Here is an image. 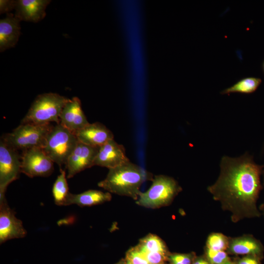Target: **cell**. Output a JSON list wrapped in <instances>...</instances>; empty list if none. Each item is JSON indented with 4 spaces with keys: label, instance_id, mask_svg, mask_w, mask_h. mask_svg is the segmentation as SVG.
Masks as SVG:
<instances>
[{
    "label": "cell",
    "instance_id": "6da1fadb",
    "mask_svg": "<svg viewBox=\"0 0 264 264\" xmlns=\"http://www.w3.org/2000/svg\"><path fill=\"white\" fill-rule=\"evenodd\" d=\"M217 181L207 188L214 200L229 211L234 222L261 216L257 202L262 188L261 176L264 166L245 153L239 157L224 156Z\"/></svg>",
    "mask_w": 264,
    "mask_h": 264
},
{
    "label": "cell",
    "instance_id": "7a4b0ae2",
    "mask_svg": "<svg viewBox=\"0 0 264 264\" xmlns=\"http://www.w3.org/2000/svg\"><path fill=\"white\" fill-rule=\"evenodd\" d=\"M147 176L139 166L129 161L109 169L106 177L98 185L110 193L137 200Z\"/></svg>",
    "mask_w": 264,
    "mask_h": 264
},
{
    "label": "cell",
    "instance_id": "3957f363",
    "mask_svg": "<svg viewBox=\"0 0 264 264\" xmlns=\"http://www.w3.org/2000/svg\"><path fill=\"white\" fill-rule=\"evenodd\" d=\"M69 100L56 93L41 94L36 97L21 123L59 124L61 111Z\"/></svg>",
    "mask_w": 264,
    "mask_h": 264
},
{
    "label": "cell",
    "instance_id": "277c9868",
    "mask_svg": "<svg viewBox=\"0 0 264 264\" xmlns=\"http://www.w3.org/2000/svg\"><path fill=\"white\" fill-rule=\"evenodd\" d=\"M182 190L178 182L173 177L165 175H156L152 184L145 192H140L136 203L138 205L150 209H156L170 204Z\"/></svg>",
    "mask_w": 264,
    "mask_h": 264
},
{
    "label": "cell",
    "instance_id": "5b68a950",
    "mask_svg": "<svg viewBox=\"0 0 264 264\" xmlns=\"http://www.w3.org/2000/svg\"><path fill=\"white\" fill-rule=\"evenodd\" d=\"M53 126L51 123L44 125L21 123L11 132L5 133L1 137L9 146L17 151H23L33 148H43Z\"/></svg>",
    "mask_w": 264,
    "mask_h": 264
},
{
    "label": "cell",
    "instance_id": "8992f818",
    "mask_svg": "<svg viewBox=\"0 0 264 264\" xmlns=\"http://www.w3.org/2000/svg\"><path fill=\"white\" fill-rule=\"evenodd\" d=\"M78 142L73 133L60 123L56 124L48 134L42 149L53 162L60 167L66 165Z\"/></svg>",
    "mask_w": 264,
    "mask_h": 264
},
{
    "label": "cell",
    "instance_id": "52a82bcc",
    "mask_svg": "<svg viewBox=\"0 0 264 264\" xmlns=\"http://www.w3.org/2000/svg\"><path fill=\"white\" fill-rule=\"evenodd\" d=\"M21 155L17 150L0 140V195H5L8 186L21 173Z\"/></svg>",
    "mask_w": 264,
    "mask_h": 264
},
{
    "label": "cell",
    "instance_id": "ba28073f",
    "mask_svg": "<svg viewBox=\"0 0 264 264\" xmlns=\"http://www.w3.org/2000/svg\"><path fill=\"white\" fill-rule=\"evenodd\" d=\"M21 173L29 177H46L54 171V162L42 148H33L22 151Z\"/></svg>",
    "mask_w": 264,
    "mask_h": 264
},
{
    "label": "cell",
    "instance_id": "9c48e42d",
    "mask_svg": "<svg viewBox=\"0 0 264 264\" xmlns=\"http://www.w3.org/2000/svg\"><path fill=\"white\" fill-rule=\"evenodd\" d=\"M27 232L22 221L9 206L5 195H0V243L15 239L23 238Z\"/></svg>",
    "mask_w": 264,
    "mask_h": 264
},
{
    "label": "cell",
    "instance_id": "30bf717a",
    "mask_svg": "<svg viewBox=\"0 0 264 264\" xmlns=\"http://www.w3.org/2000/svg\"><path fill=\"white\" fill-rule=\"evenodd\" d=\"M99 148L78 141L65 165L67 172V178H71L77 174L94 166V161Z\"/></svg>",
    "mask_w": 264,
    "mask_h": 264
},
{
    "label": "cell",
    "instance_id": "8fae6325",
    "mask_svg": "<svg viewBox=\"0 0 264 264\" xmlns=\"http://www.w3.org/2000/svg\"><path fill=\"white\" fill-rule=\"evenodd\" d=\"M129 161L124 147L112 139L100 147L94 161V166L110 169Z\"/></svg>",
    "mask_w": 264,
    "mask_h": 264
},
{
    "label": "cell",
    "instance_id": "7c38bea8",
    "mask_svg": "<svg viewBox=\"0 0 264 264\" xmlns=\"http://www.w3.org/2000/svg\"><path fill=\"white\" fill-rule=\"evenodd\" d=\"M60 123L74 134L89 123L77 97L69 99L66 104L60 115Z\"/></svg>",
    "mask_w": 264,
    "mask_h": 264
},
{
    "label": "cell",
    "instance_id": "4fadbf2b",
    "mask_svg": "<svg viewBox=\"0 0 264 264\" xmlns=\"http://www.w3.org/2000/svg\"><path fill=\"white\" fill-rule=\"evenodd\" d=\"M74 134L78 141L94 147H100L114 139L112 132L100 122L89 123Z\"/></svg>",
    "mask_w": 264,
    "mask_h": 264
},
{
    "label": "cell",
    "instance_id": "5bb4252c",
    "mask_svg": "<svg viewBox=\"0 0 264 264\" xmlns=\"http://www.w3.org/2000/svg\"><path fill=\"white\" fill-rule=\"evenodd\" d=\"M51 0H16L15 16L20 21L38 22L45 16V10Z\"/></svg>",
    "mask_w": 264,
    "mask_h": 264
},
{
    "label": "cell",
    "instance_id": "9a60e30c",
    "mask_svg": "<svg viewBox=\"0 0 264 264\" xmlns=\"http://www.w3.org/2000/svg\"><path fill=\"white\" fill-rule=\"evenodd\" d=\"M19 21L15 16L8 13L0 21V51L13 47L17 43L21 34Z\"/></svg>",
    "mask_w": 264,
    "mask_h": 264
},
{
    "label": "cell",
    "instance_id": "2e32d148",
    "mask_svg": "<svg viewBox=\"0 0 264 264\" xmlns=\"http://www.w3.org/2000/svg\"><path fill=\"white\" fill-rule=\"evenodd\" d=\"M228 253L234 255L261 256L264 248L262 242L252 235H246L229 239Z\"/></svg>",
    "mask_w": 264,
    "mask_h": 264
},
{
    "label": "cell",
    "instance_id": "e0dca14e",
    "mask_svg": "<svg viewBox=\"0 0 264 264\" xmlns=\"http://www.w3.org/2000/svg\"><path fill=\"white\" fill-rule=\"evenodd\" d=\"M111 198V193L97 190H89L77 194L69 193L65 206L76 204L82 207H89L110 201Z\"/></svg>",
    "mask_w": 264,
    "mask_h": 264
},
{
    "label": "cell",
    "instance_id": "ac0fdd59",
    "mask_svg": "<svg viewBox=\"0 0 264 264\" xmlns=\"http://www.w3.org/2000/svg\"><path fill=\"white\" fill-rule=\"evenodd\" d=\"M262 82L259 77H248L239 80L233 85L220 92L222 94L232 93L250 94L255 91Z\"/></svg>",
    "mask_w": 264,
    "mask_h": 264
},
{
    "label": "cell",
    "instance_id": "d6986e66",
    "mask_svg": "<svg viewBox=\"0 0 264 264\" xmlns=\"http://www.w3.org/2000/svg\"><path fill=\"white\" fill-rule=\"evenodd\" d=\"M60 174L57 176L52 187V195L55 203L65 206L66 198L70 193L67 184L66 173L60 168Z\"/></svg>",
    "mask_w": 264,
    "mask_h": 264
},
{
    "label": "cell",
    "instance_id": "ffe728a7",
    "mask_svg": "<svg viewBox=\"0 0 264 264\" xmlns=\"http://www.w3.org/2000/svg\"><path fill=\"white\" fill-rule=\"evenodd\" d=\"M136 246L141 251L159 252L167 255L170 254L164 242L154 234L147 235L140 239Z\"/></svg>",
    "mask_w": 264,
    "mask_h": 264
},
{
    "label": "cell",
    "instance_id": "44dd1931",
    "mask_svg": "<svg viewBox=\"0 0 264 264\" xmlns=\"http://www.w3.org/2000/svg\"><path fill=\"white\" fill-rule=\"evenodd\" d=\"M229 238L220 233L210 234L208 237L206 243V248L217 251L227 250Z\"/></svg>",
    "mask_w": 264,
    "mask_h": 264
},
{
    "label": "cell",
    "instance_id": "7402d4cb",
    "mask_svg": "<svg viewBox=\"0 0 264 264\" xmlns=\"http://www.w3.org/2000/svg\"><path fill=\"white\" fill-rule=\"evenodd\" d=\"M205 256L209 264H223L230 260L227 253L224 251L213 250L206 248Z\"/></svg>",
    "mask_w": 264,
    "mask_h": 264
},
{
    "label": "cell",
    "instance_id": "603a6c76",
    "mask_svg": "<svg viewBox=\"0 0 264 264\" xmlns=\"http://www.w3.org/2000/svg\"><path fill=\"white\" fill-rule=\"evenodd\" d=\"M196 258L194 253H170L168 262L170 264H192Z\"/></svg>",
    "mask_w": 264,
    "mask_h": 264
},
{
    "label": "cell",
    "instance_id": "cb8c5ba5",
    "mask_svg": "<svg viewBox=\"0 0 264 264\" xmlns=\"http://www.w3.org/2000/svg\"><path fill=\"white\" fill-rule=\"evenodd\" d=\"M125 259L132 264H149L136 246L132 247L127 251Z\"/></svg>",
    "mask_w": 264,
    "mask_h": 264
},
{
    "label": "cell",
    "instance_id": "d4e9b609",
    "mask_svg": "<svg viewBox=\"0 0 264 264\" xmlns=\"http://www.w3.org/2000/svg\"><path fill=\"white\" fill-rule=\"evenodd\" d=\"M149 264H166L169 255L159 252L141 251Z\"/></svg>",
    "mask_w": 264,
    "mask_h": 264
},
{
    "label": "cell",
    "instance_id": "484cf974",
    "mask_svg": "<svg viewBox=\"0 0 264 264\" xmlns=\"http://www.w3.org/2000/svg\"><path fill=\"white\" fill-rule=\"evenodd\" d=\"M16 0H0V13L8 14L13 9H15Z\"/></svg>",
    "mask_w": 264,
    "mask_h": 264
},
{
    "label": "cell",
    "instance_id": "4316f807",
    "mask_svg": "<svg viewBox=\"0 0 264 264\" xmlns=\"http://www.w3.org/2000/svg\"><path fill=\"white\" fill-rule=\"evenodd\" d=\"M259 257L248 255L240 259L236 264H260Z\"/></svg>",
    "mask_w": 264,
    "mask_h": 264
},
{
    "label": "cell",
    "instance_id": "83f0119b",
    "mask_svg": "<svg viewBox=\"0 0 264 264\" xmlns=\"http://www.w3.org/2000/svg\"><path fill=\"white\" fill-rule=\"evenodd\" d=\"M192 264H209L206 258L202 257L196 258Z\"/></svg>",
    "mask_w": 264,
    "mask_h": 264
},
{
    "label": "cell",
    "instance_id": "f1b7e54d",
    "mask_svg": "<svg viewBox=\"0 0 264 264\" xmlns=\"http://www.w3.org/2000/svg\"><path fill=\"white\" fill-rule=\"evenodd\" d=\"M262 176L263 177V186L264 188V169H263V171ZM259 209L261 212V215H262L264 217V201L260 205Z\"/></svg>",
    "mask_w": 264,
    "mask_h": 264
},
{
    "label": "cell",
    "instance_id": "f546056e",
    "mask_svg": "<svg viewBox=\"0 0 264 264\" xmlns=\"http://www.w3.org/2000/svg\"><path fill=\"white\" fill-rule=\"evenodd\" d=\"M115 264H126V259H122Z\"/></svg>",
    "mask_w": 264,
    "mask_h": 264
},
{
    "label": "cell",
    "instance_id": "4dcf8cb0",
    "mask_svg": "<svg viewBox=\"0 0 264 264\" xmlns=\"http://www.w3.org/2000/svg\"><path fill=\"white\" fill-rule=\"evenodd\" d=\"M223 264H236L232 262H231L230 260H229V261H227L226 262H225Z\"/></svg>",
    "mask_w": 264,
    "mask_h": 264
},
{
    "label": "cell",
    "instance_id": "1f68e13d",
    "mask_svg": "<svg viewBox=\"0 0 264 264\" xmlns=\"http://www.w3.org/2000/svg\"><path fill=\"white\" fill-rule=\"evenodd\" d=\"M262 67V70H263V73L264 74V60L263 62Z\"/></svg>",
    "mask_w": 264,
    "mask_h": 264
},
{
    "label": "cell",
    "instance_id": "d6a6232c",
    "mask_svg": "<svg viewBox=\"0 0 264 264\" xmlns=\"http://www.w3.org/2000/svg\"><path fill=\"white\" fill-rule=\"evenodd\" d=\"M126 264H132L131 262L126 260Z\"/></svg>",
    "mask_w": 264,
    "mask_h": 264
}]
</instances>
